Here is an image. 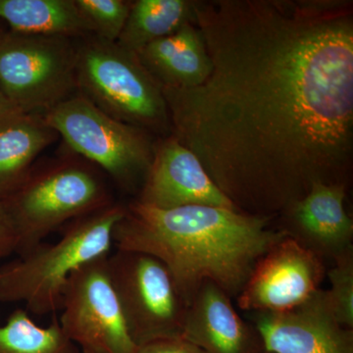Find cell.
<instances>
[{"instance_id": "obj_1", "label": "cell", "mask_w": 353, "mask_h": 353, "mask_svg": "<svg viewBox=\"0 0 353 353\" xmlns=\"http://www.w3.org/2000/svg\"><path fill=\"white\" fill-rule=\"evenodd\" d=\"M211 71L161 88L171 136L236 210L273 218L317 183L350 185L353 6L348 0L194 1Z\"/></svg>"}, {"instance_id": "obj_2", "label": "cell", "mask_w": 353, "mask_h": 353, "mask_svg": "<svg viewBox=\"0 0 353 353\" xmlns=\"http://www.w3.org/2000/svg\"><path fill=\"white\" fill-rule=\"evenodd\" d=\"M284 238L273 218L214 206L158 209L139 201L126 205L113 231L118 250L163 262L188 306L205 281L236 299L259 259Z\"/></svg>"}, {"instance_id": "obj_3", "label": "cell", "mask_w": 353, "mask_h": 353, "mask_svg": "<svg viewBox=\"0 0 353 353\" xmlns=\"http://www.w3.org/2000/svg\"><path fill=\"white\" fill-rule=\"evenodd\" d=\"M126 212L114 203L77 218L62 228L57 243H39L0 267V303H25L28 312L46 315L61 310L72 274L92 260L110 254L113 231Z\"/></svg>"}, {"instance_id": "obj_4", "label": "cell", "mask_w": 353, "mask_h": 353, "mask_svg": "<svg viewBox=\"0 0 353 353\" xmlns=\"http://www.w3.org/2000/svg\"><path fill=\"white\" fill-rule=\"evenodd\" d=\"M24 254L65 224L115 203L101 174L88 164L63 161L34 171L2 201Z\"/></svg>"}, {"instance_id": "obj_5", "label": "cell", "mask_w": 353, "mask_h": 353, "mask_svg": "<svg viewBox=\"0 0 353 353\" xmlns=\"http://www.w3.org/2000/svg\"><path fill=\"white\" fill-rule=\"evenodd\" d=\"M77 90L102 112L143 131L171 132L161 88L134 53L97 37L77 46Z\"/></svg>"}, {"instance_id": "obj_6", "label": "cell", "mask_w": 353, "mask_h": 353, "mask_svg": "<svg viewBox=\"0 0 353 353\" xmlns=\"http://www.w3.org/2000/svg\"><path fill=\"white\" fill-rule=\"evenodd\" d=\"M43 117L72 150L101 167L121 189H141L154 155L148 132L114 119L79 92Z\"/></svg>"}, {"instance_id": "obj_7", "label": "cell", "mask_w": 353, "mask_h": 353, "mask_svg": "<svg viewBox=\"0 0 353 353\" xmlns=\"http://www.w3.org/2000/svg\"><path fill=\"white\" fill-rule=\"evenodd\" d=\"M77 46L64 37L0 38V92L21 113L46 115L75 94Z\"/></svg>"}, {"instance_id": "obj_8", "label": "cell", "mask_w": 353, "mask_h": 353, "mask_svg": "<svg viewBox=\"0 0 353 353\" xmlns=\"http://www.w3.org/2000/svg\"><path fill=\"white\" fill-rule=\"evenodd\" d=\"M108 267L137 347L182 338L188 304L163 262L148 253L117 250L109 254Z\"/></svg>"}, {"instance_id": "obj_9", "label": "cell", "mask_w": 353, "mask_h": 353, "mask_svg": "<svg viewBox=\"0 0 353 353\" xmlns=\"http://www.w3.org/2000/svg\"><path fill=\"white\" fill-rule=\"evenodd\" d=\"M108 256L88 262L70 276L59 324L83 353H134L138 347L109 278Z\"/></svg>"}, {"instance_id": "obj_10", "label": "cell", "mask_w": 353, "mask_h": 353, "mask_svg": "<svg viewBox=\"0 0 353 353\" xmlns=\"http://www.w3.org/2000/svg\"><path fill=\"white\" fill-rule=\"evenodd\" d=\"M326 275L324 260L285 236L255 265L236 303L250 313L288 310L320 289Z\"/></svg>"}, {"instance_id": "obj_11", "label": "cell", "mask_w": 353, "mask_h": 353, "mask_svg": "<svg viewBox=\"0 0 353 353\" xmlns=\"http://www.w3.org/2000/svg\"><path fill=\"white\" fill-rule=\"evenodd\" d=\"M269 353H353V329L334 317L324 290L288 310L250 312Z\"/></svg>"}, {"instance_id": "obj_12", "label": "cell", "mask_w": 353, "mask_h": 353, "mask_svg": "<svg viewBox=\"0 0 353 353\" xmlns=\"http://www.w3.org/2000/svg\"><path fill=\"white\" fill-rule=\"evenodd\" d=\"M347 185L317 183L274 219V226L325 262L353 252V223L345 208Z\"/></svg>"}, {"instance_id": "obj_13", "label": "cell", "mask_w": 353, "mask_h": 353, "mask_svg": "<svg viewBox=\"0 0 353 353\" xmlns=\"http://www.w3.org/2000/svg\"><path fill=\"white\" fill-rule=\"evenodd\" d=\"M139 192L137 201L158 209L204 205L238 211L199 157L172 136L154 145L152 166Z\"/></svg>"}, {"instance_id": "obj_14", "label": "cell", "mask_w": 353, "mask_h": 353, "mask_svg": "<svg viewBox=\"0 0 353 353\" xmlns=\"http://www.w3.org/2000/svg\"><path fill=\"white\" fill-rule=\"evenodd\" d=\"M232 299L205 281L190 301L183 323V340L206 353H269L252 322L245 321Z\"/></svg>"}, {"instance_id": "obj_15", "label": "cell", "mask_w": 353, "mask_h": 353, "mask_svg": "<svg viewBox=\"0 0 353 353\" xmlns=\"http://www.w3.org/2000/svg\"><path fill=\"white\" fill-rule=\"evenodd\" d=\"M137 57L160 88L196 87L211 71L203 39L192 22L148 44Z\"/></svg>"}, {"instance_id": "obj_16", "label": "cell", "mask_w": 353, "mask_h": 353, "mask_svg": "<svg viewBox=\"0 0 353 353\" xmlns=\"http://www.w3.org/2000/svg\"><path fill=\"white\" fill-rule=\"evenodd\" d=\"M57 138L43 116L19 112L0 119V201L25 182L34 160Z\"/></svg>"}, {"instance_id": "obj_17", "label": "cell", "mask_w": 353, "mask_h": 353, "mask_svg": "<svg viewBox=\"0 0 353 353\" xmlns=\"http://www.w3.org/2000/svg\"><path fill=\"white\" fill-rule=\"evenodd\" d=\"M0 18L12 32L41 36H90L75 0H0Z\"/></svg>"}, {"instance_id": "obj_18", "label": "cell", "mask_w": 353, "mask_h": 353, "mask_svg": "<svg viewBox=\"0 0 353 353\" xmlns=\"http://www.w3.org/2000/svg\"><path fill=\"white\" fill-rule=\"evenodd\" d=\"M194 1L138 0L132 2L119 39L121 48L138 54L146 46L194 23Z\"/></svg>"}, {"instance_id": "obj_19", "label": "cell", "mask_w": 353, "mask_h": 353, "mask_svg": "<svg viewBox=\"0 0 353 353\" xmlns=\"http://www.w3.org/2000/svg\"><path fill=\"white\" fill-rule=\"evenodd\" d=\"M64 332L59 320L53 318L48 327L32 321L29 312L17 308L0 326V353H80Z\"/></svg>"}, {"instance_id": "obj_20", "label": "cell", "mask_w": 353, "mask_h": 353, "mask_svg": "<svg viewBox=\"0 0 353 353\" xmlns=\"http://www.w3.org/2000/svg\"><path fill=\"white\" fill-rule=\"evenodd\" d=\"M90 34L116 43L126 24L131 2L123 0H75Z\"/></svg>"}, {"instance_id": "obj_21", "label": "cell", "mask_w": 353, "mask_h": 353, "mask_svg": "<svg viewBox=\"0 0 353 353\" xmlns=\"http://www.w3.org/2000/svg\"><path fill=\"white\" fill-rule=\"evenodd\" d=\"M331 289L325 290L330 308L339 322L353 329V252L327 270Z\"/></svg>"}, {"instance_id": "obj_22", "label": "cell", "mask_w": 353, "mask_h": 353, "mask_svg": "<svg viewBox=\"0 0 353 353\" xmlns=\"http://www.w3.org/2000/svg\"><path fill=\"white\" fill-rule=\"evenodd\" d=\"M134 353H206L192 345L190 341L181 339H169L146 343L137 348Z\"/></svg>"}, {"instance_id": "obj_23", "label": "cell", "mask_w": 353, "mask_h": 353, "mask_svg": "<svg viewBox=\"0 0 353 353\" xmlns=\"http://www.w3.org/2000/svg\"><path fill=\"white\" fill-rule=\"evenodd\" d=\"M17 248V236L6 206L0 201V259H6Z\"/></svg>"}, {"instance_id": "obj_24", "label": "cell", "mask_w": 353, "mask_h": 353, "mask_svg": "<svg viewBox=\"0 0 353 353\" xmlns=\"http://www.w3.org/2000/svg\"><path fill=\"white\" fill-rule=\"evenodd\" d=\"M19 112L20 111L14 108L12 104L8 101V99L0 92V119L7 117V116L12 115V114Z\"/></svg>"}]
</instances>
